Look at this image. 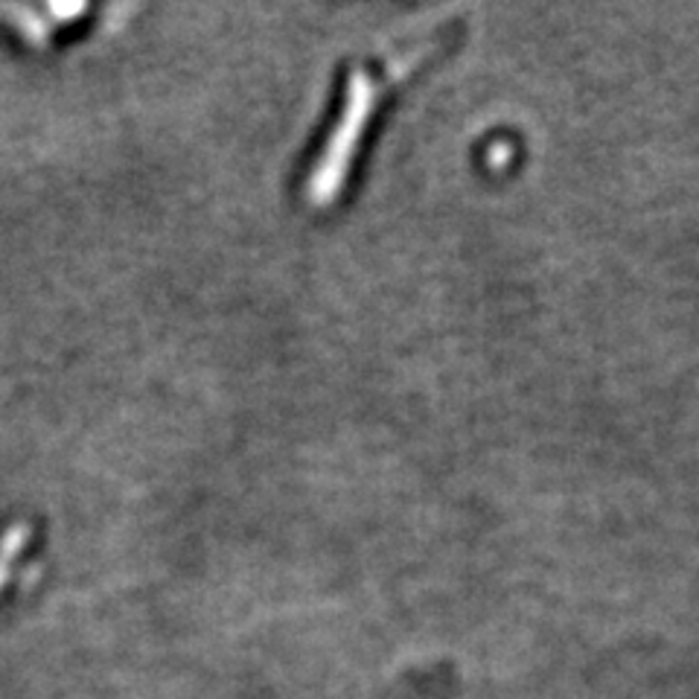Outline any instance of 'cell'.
I'll return each instance as SVG.
<instances>
[]
</instances>
